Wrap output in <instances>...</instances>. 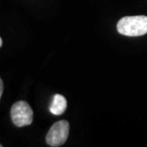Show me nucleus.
I'll list each match as a JSON object with an SVG mask.
<instances>
[{"label": "nucleus", "mask_w": 147, "mask_h": 147, "mask_svg": "<svg viewBox=\"0 0 147 147\" xmlns=\"http://www.w3.org/2000/svg\"><path fill=\"white\" fill-rule=\"evenodd\" d=\"M117 30L121 34L126 36H144L147 34V16L136 15L123 17L118 22Z\"/></svg>", "instance_id": "obj_1"}, {"label": "nucleus", "mask_w": 147, "mask_h": 147, "mask_svg": "<svg viewBox=\"0 0 147 147\" xmlns=\"http://www.w3.org/2000/svg\"><path fill=\"white\" fill-rule=\"evenodd\" d=\"M69 134V123L67 120H59L51 127L46 140L49 146L58 147L67 142Z\"/></svg>", "instance_id": "obj_2"}, {"label": "nucleus", "mask_w": 147, "mask_h": 147, "mask_svg": "<svg viewBox=\"0 0 147 147\" xmlns=\"http://www.w3.org/2000/svg\"><path fill=\"white\" fill-rule=\"evenodd\" d=\"M11 117L14 125L17 127H23L32 124L33 120V112L29 103L26 101H17L12 105Z\"/></svg>", "instance_id": "obj_3"}, {"label": "nucleus", "mask_w": 147, "mask_h": 147, "mask_svg": "<svg viewBox=\"0 0 147 147\" xmlns=\"http://www.w3.org/2000/svg\"><path fill=\"white\" fill-rule=\"evenodd\" d=\"M65 109H67V99L65 98V96L58 95V94L53 96V101L49 107V111L53 115L59 116L63 114Z\"/></svg>", "instance_id": "obj_4"}, {"label": "nucleus", "mask_w": 147, "mask_h": 147, "mask_svg": "<svg viewBox=\"0 0 147 147\" xmlns=\"http://www.w3.org/2000/svg\"><path fill=\"white\" fill-rule=\"evenodd\" d=\"M2 94H3V81L0 79V98L2 96Z\"/></svg>", "instance_id": "obj_5"}, {"label": "nucleus", "mask_w": 147, "mask_h": 147, "mask_svg": "<svg viewBox=\"0 0 147 147\" xmlns=\"http://www.w3.org/2000/svg\"><path fill=\"white\" fill-rule=\"evenodd\" d=\"M2 43H3V42H2V38H1V37H0V47L2 46Z\"/></svg>", "instance_id": "obj_6"}, {"label": "nucleus", "mask_w": 147, "mask_h": 147, "mask_svg": "<svg viewBox=\"0 0 147 147\" xmlns=\"http://www.w3.org/2000/svg\"><path fill=\"white\" fill-rule=\"evenodd\" d=\"M1 146H2V145H1V144H0V147H1Z\"/></svg>", "instance_id": "obj_7"}]
</instances>
